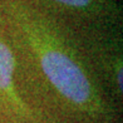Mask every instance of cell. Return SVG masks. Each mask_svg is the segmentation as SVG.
Returning <instances> with one entry per match:
<instances>
[{
    "label": "cell",
    "instance_id": "7a4b0ae2",
    "mask_svg": "<svg viewBox=\"0 0 123 123\" xmlns=\"http://www.w3.org/2000/svg\"><path fill=\"white\" fill-rule=\"evenodd\" d=\"M16 55L12 39L0 30V102L19 116L29 117L30 111L15 86Z\"/></svg>",
    "mask_w": 123,
    "mask_h": 123
},
{
    "label": "cell",
    "instance_id": "6da1fadb",
    "mask_svg": "<svg viewBox=\"0 0 123 123\" xmlns=\"http://www.w3.org/2000/svg\"><path fill=\"white\" fill-rule=\"evenodd\" d=\"M13 45L23 52L48 87L69 108L89 118L107 114V104L68 30L30 0H3Z\"/></svg>",
    "mask_w": 123,
    "mask_h": 123
},
{
    "label": "cell",
    "instance_id": "3957f363",
    "mask_svg": "<svg viewBox=\"0 0 123 123\" xmlns=\"http://www.w3.org/2000/svg\"><path fill=\"white\" fill-rule=\"evenodd\" d=\"M42 5L59 12L96 21H117L122 8L117 0H38Z\"/></svg>",
    "mask_w": 123,
    "mask_h": 123
},
{
    "label": "cell",
    "instance_id": "277c9868",
    "mask_svg": "<svg viewBox=\"0 0 123 123\" xmlns=\"http://www.w3.org/2000/svg\"><path fill=\"white\" fill-rule=\"evenodd\" d=\"M91 49L94 57L100 62L102 69L108 75L117 94L122 96L123 92V59L121 39L109 34H93L89 37Z\"/></svg>",
    "mask_w": 123,
    "mask_h": 123
}]
</instances>
